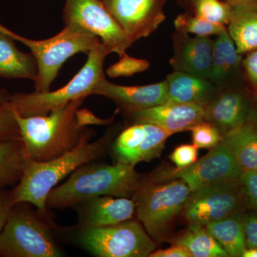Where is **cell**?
<instances>
[{
  "label": "cell",
  "instance_id": "6da1fadb",
  "mask_svg": "<svg viewBox=\"0 0 257 257\" xmlns=\"http://www.w3.org/2000/svg\"><path fill=\"white\" fill-rule=\"evenodd\" d=\"M92 136V130L85 128L77 146L62 156L45 162L29 159L23 177L10 192L12 205L29 203L47 217V199L51 191L79 167L99 160L110 146L111 134L90 142Z\"/></svg>",
  "mask_w": 257,
  "mask_h": 257
},
{
  "label": "cell",
  "instance_id": "7a4b0ae2",
  "mask_svg": "<svg viewBox=\"0 0 257 257\" xmlns=\"http://www.w3.org/2000/svg\"><path fill=\"white\" fill-rule=\"evenodd\" d=\"M96 161L79 167L47 196V209H64L99 196L133 198L143 180L135 166Z\"/></svg>",
  "mask_w": 257,
  "mask_h": 257
},
{
  "label": "cell",
  "instance_id": "3957f363",
  "mask_svg": "<svg viewBox=\"0 0 257 257\" xmlns=\"http://www.w3.org/2000/svg\"><path fill=\"white\" fill-rule=\"evenodd\" d=\"M85 99H75L43 116L23 117L15 111L30 160L45 162L62 156L77 146L86 127L79 126L77 112Z\"/></svg>",
  "mask_w": 257,
  "mask_h": 257
},
{
  "label": "cell",
  "instance_id": "277c9868",
  "mask_svg": "<svg viewBox=\"0 0 257 257\" xmlns=\"http://www.w3.org/2000/svg\"><path fill=\"white\" fill-rule=\"evenodd\" d=\"M109 54L101 42L87 54V62L78 73L57 90L12 94L10 102L15 112L23 117L43 116L75 99L93 95L97 84L106 78L104 63Z\"/></svg>",
  "mask_w": 257,
  "mask_h": 257
},
{
  "label": "cell",
  "instance_id": "5b68a950",
  "mask_svg": "<svg viewBox=\"0 0 257 257\" xmlns=\"http://www.w3.org/2000/svg\"><path fill=\"white\" fill-rule=\"evenodd\" d=\"M0 29L15 41L22 42L31 50L38 66L35 91H50L51 85L58 75L64 62L78 53L87 54L101 43L100 39L76 25H65L63 30L51 38L32 40L17 35L0 24Z\"/></svg>",
  "mask_w": 257,
  "mask_h": 257
},
{
  "label": "cell",
  "instance_id": "8992f818",
  "mask_svg": "<svg viewBox=\"0 0 257 257\" xmlns=\"http://www.w3.org/2000/svg\"><path fill=\"white\" fill-rule=\"evenodd\" d=\"M192 191L179 179L155 182L143 180L133 197L138 219L155 242L167 241L176 217Z\"/></svg>",
  "mask_w": 257,
  "mask_h": 257
},
{
  "label": "cell",
  "instance_id": "52a82bcc",
  "mask_svg": "<svg viewBox=\"0 0 257 257\" xmlns=\"http://www.w3.org/2000/svg\"><path fill=\"white\" fill-rule=\"evenodd\" d=\"M28 203L15 204L0 234L1 257H60L47 217L29 209Z\"/></svg>",
  "mask_w": 257,
  "mask_h": 257
},
{
  "label": "cell",
  "instance_id": "ba28073f",
  "mask_svg": "<svg viewBox=\"0 0 257 257\" xmlns=\"http://www.w3.org/2000/svg\"><path fill=\"white\" fill-rule=\"evenodd\" d=\"M80 231L79 242L97 257H147L157 247L143 225L133 219Z\"/></svg>",
  "mask_w": 257,
  "mask_h": 257
},
{
  "label": "cell",
  "instance_id": "9c48e42d",
  "mask_svg": "<svg viewBox=\"0 0 257 257\" xmlns=\"http://www.w3.org/2000/svg\"><path fill=\"white\" fill-rule=\"evenodd\" d=\"M243 170L234 154L224 141L200 160L185 168L164 169L152 175V182L179 179L188 185L192 192L216 184L241 182Z\"/></svg>",
  "mask_w": 257,
  "mask_h": 257
},
{
  "label": "cell",
  "instance_id": "30bf717a",
  "mask_svg": "<svg viewBox=\"0 0 257 257\" xmlns=\"http://www.w3.org/2000/svg\"><path fill=\"white\" fill-rule=\"evenodd\" d=\"M63 20L64 25L76 24L99 37L110 53L119 57L133 45L100 0H66Z\"/></svg>",
  "mask_w": 257,
  "mask_h": 257
},
{
  "label": "cell",
  "instance_id": "8fae6325",
  "mask_svg": "<svg viewBox=\"0 0 257 257\" xmlns=\"http://www.w3.org/2000/svg\"><path fill=\"white\" fill-rule=\"evenodd\" d=\"M241 182L216 184L191 193L184 207L189 223L203 226L244 211Z\"/></svg>",
  "mask_w": 257,
  "mask_h": 257
},
{
  "label": "cell",
  "instance_id": "7c38bea8",
  "mask_svg": "<svg viewBox=\"0 0 257 257\" xmlns=\"http://www.w3.org/2000/svg\"><path fill=\"white\" fill-rule=\"evenodd\" d=\"M133 43L150 36L166 20L167 0H101Z\"/></svg>",
  "mask_w": 257,
  "mask_h": 257
},
{
  "label": "cell",
  "instance_id": "4fadbf2b",
  "mask_svg": "<svg viewBox=\"0 0 257 257\" xmlns=\"http://www.w3.org/2000/svg\"><path fill=\"white\" fill-rule=\"evenodd\" d=\"M251 98L243 82L218 89L204 107V121L215 126L224 137L247 122Z\"/></svg>",
  "mask_w": 257,
  "mask_h": 257
},
{
  "label": "cell",
  "instance_id": "5bb4252c",
  "mask_svg": "<svg viewBox=\"0 0 257 257\" xmlns=\"http://www.w3.org/2000/svg\"><path fill=\"white\" fill-rule=\"evenodd\" d=\"M93 94L105 96L126 116L167 101V82L144 86L118 85L106 78L97 84Z\"/></svg>",
  "mask_w": 257,
  "mask_h": 257
},
{
  "label": "cell",
  "instance_id": "9a60e30c",
  "mask_svg": "<svg viewBox=\"0 0 257 257\" xmlns=\"http://www.w3.org/2000/svg\"><path fill=\"white\" fill-rule=\"evenodd\" d=\"M172 41L174 54L170 63L174 71L209 79L214 47L210 37H192L176 30Z\"/></svg>",
  "mask_w": 257,
  "mask_h": 257
},
{
  "label": "cell",
  "instance_id": "2e32d148",
  "mask_svg": "<svg viewBox=\"0 0 257 257\" xmlns=\"http://www.w3.org/2000/svg\"><path fill=\"white\" fill-rule=\"evenodd\" d=\"M133 124H151L174 135L190 131L204 121V106L194 104L165 103L126 115Z\"/></svg>",
  "mask_w": 257,
  "mask_h": 257
},
{
  "label": "cell",
  "instance_id": "e0dca14e",
  "mask_svg": "<svg viewBox=\"0 0 257 257\" xmlns=\"http://www.w3.org/2000/svg\"><path fill=\"white\" fill-rule=\"evenodd\" d=\"M79 207V229H94L130 220L136 212L133 199L99 196L76 206Z\"/></svg>",
  "mask_w": 257,
  "mask_h": 257
},
{
  "label": "cell",
  "instance_id": "ac0fdd59",
  "mask_svg": "<svg viewBox=\"0 0 257 257\" xmlns=\"http://www.w3.org/2000/svg\"><path fill=\"white\" fill-rule=\"evenodd\" d=\"M243 58L226 29L214 42L209 80L218 89L243 82Z\"/></svg>",
  "mask_w": 257,
  "mask_h": 257
},
{
  "label": "cell",
  "instance_id": "d6986e66",
  "mask_svg": "<svg viewBox=\"0 0 257 257\" xmlns=\"http://www.w3.org/2000/svg\"><path fill=\"white\" fill-rule=\"evenodd\" d=\"M167 101L172 104L205 106L216 95L218 88L209 79L174 71L167 75Z\"/></svg>",
  "mask_w": 257,
  "mask_h": 257
},
{
  "label": "cell",
  "instance_id": "ffe728a7",
  "mask_svg": "<svg viewBox=\"0 0 257 257\" xmlns=\"http://www.w3.org/2000/svg\"><path fill=\"white\" fill-rule=\"evenodd\" d=\"M13 37L0 29V78L28 79L35 82L38 66L32 52L18 50Z\"/></svg>",
  "mask_w": 257,
  "mask_h": 257
},
{
  "label": "cell",
  "instance_id": "44dd1931",
  "mask_svg": "<svg viewBox=\"0 0 257 257\" xmlns=\"http://www.w3.org/2000/svg\"><path fill=\"white\" fill-rule=\"evenodd\" d=\"M227 30L240 55L256 50L257 4L234 6Z\"/></svg>",
  "mask_w": 257,
  "mask_h": 257
},
{
  "label": "cell",
  "instance_id": "7402d4cb",
  "mask_svg": "<svg viewBox=\"0 0 257 257\" xmlns=\"http://www.w3.org/2000/svg\"><path fill=\"white\" fill-rule=\"evenodd\" d=\"M244 214L243 212L238 213L205 226L229 256L243 257L246 251Z\"/></svg>",
  "mask_w": 257,
  "mask_h": 257
},
{
  "label": "cell",
  "instance_id": "603a6c76",
  "mask_svg": "<svg viewBox=\"0 0 257 257\" xmlns=\"http://www.w3.org/2000/svg\"><path fill=\"white\" fill-rule=\"evenodd\" d=\"M243 171H257V130L249 122L223 137Z\"/></svg>",
  "mask_w": 257,
  "mask_h": 257
},
{
  "label": "cell",
  "instance_id": "cb8c5ba5",
  "mask_svg": "<svg viewBox=\"0 0 257 257\" xmlns=\"http://www.w3.org/2000/svg\"><path fill=\"white\" fill-rule=\"evenodd\" d=\"M28 160L21 139L0 143V190L20 182Z\"/></svg>",
  "mask_w": 257,
  "mask_h": 257
},
{
  "label": "cell",
  "instance_id": "d4e9b609",
  "mask_svg": "<svg viewBox=\"0 0 257 257\" xmlns=\"http://www.w3.org/2000/svg\"><path fill=\"white\" fill-rule=\"evenodd\" d=\"M172 243L187 248L193 257H229L205 226L197 223H189L188 228L172 240Z\"/></svg>",
  "mask_w": 257,
  "mask_h": 257
},
{
  "label": "cell",
  "instance_id": "484cf974",
  "mask_svg": "<svg viewBox=\"0 0 257 257\" xmlns=\"http://www.w3.org/2000/svg\"><path fill=\"white\" fill-rule=\"evenodd\" d=\"M146 134L134 154L130 162L131 165L149 162L160 157L167 139L172 135L156 125L146 124Z\"/></svg>",
  "mask_w": 257,
  "mask_h": 257
},
{
  "label": "cell",
  "instance_id": "4316f807",
  "mask_svg": "<svg viewBox=\"0 0 257 257\" xmlns=\"http://www.w3.org/2000/svg\"><path fill=\"white\" fill-rule=\"evenodd\" d=\"M189 11L199 18L218 25H229L234 7L224 0H190Z\"/></svg>",
  "mask_w": 257,
  "mask_h": 257
},
{
  "label": "cell",
  "instance_id": "83f0119b",
  "mask_svg": "<svg viewBox=\"0 0 257 257\" xmlns=\"http://www.w3.org/2000/svg\"><path fill=\"white\" fill-rule=\"evenodd\" d=\"M175 26L177 31L194 34L196 36L199 37L217 36L227 29L224 25L212 23L199 18L190 11L177 16L175 21Z\"/></svg>",
  "mask_w": 257,
  "mask_h": 257
},
{
  "label": "cell",
  "instance_id": "f1b7e54d",
  "mask_svg": "<svg viewBox=\"0 0 257 257\" xmlns=\"http://www.w3.org/2000/svg\"><path fill=\"white\" fill-rule=\"evenodd\" d=\"M192 143L198 148H214L223 140V136L217 128L211 123L202 121L191 128Z\"/></svg>",
  "mask_w": 257,
  "mask_h": 257
},
{
  "label": "cell",
  "instance_id": "f546056e",
  "mask_svg": "<svg viewBox=\"0 0 257 257\" xmlns=\"http://www.w3.org/2000/svg\"><path fill=\"white\" fill-rule=\"evenodd\" d=\"M150 66L149 61L135 58L126 54L120 57L119 62L112 64L107 69L106 74L111 78L130 77L133 74L145 72Z\"/></svg>",
  "mask_w": 257,
  "mask_h": 257
},
{
  "label": "cell",
  "instance_id": "4dcf8cb0",
  "mask_svg": "<svg viewBox=\"0 0 257 257\" xmlns=\"http://www.w3.org/2000/svg\"><path fill=\"white\" fill-rule=\"evenodd\" d=\"M21 139L14 108L10 101L0 105V143Z\"/></svg>",
  "mask_w": 257,
  "mask_h": 257
},
{
  "label": "cell",
  "instance_id": "1f68e13d",
  "mask_svg": "<svg viewBox=\"0 0 257 257\" xmlns=\"http://www.w3.org/2000/svg\"><path fill=\"white\" fill-rule=\"evenodd\" d=\"M243 82L251 96H257V50L243 56L242 60Z\"/></svg>",
  "mask_w": 257,
  "mask_h": 257
},
{
  "label": "cell",
  "instance_id": "d6a6232c",
  "mask_svg": "<svg viewBox=\"0 0 257 257\" xmlns=\"http://www.w3.org/2000/svg\"><path fill=\"white\" fill-rule=\"evenodd\" d=\"M241 192L246 208L257 212V171H243Z\"/></svg>",
  "mask_w": 257,
  "mask_h": 257
},
{
  "label": "cell",
  "instance_id": "836d02e7",
  "mask_svg": "<svg viewBox=\"0 0 257 257\" xmlns=\"http://www.w3.org/2000/svg\"><path fill=\"white\" fill-rule=\"evenodd\" d=\"M197 156L198 147L193 144L177 147L170 158L177 168L182 169L194 164L197 160Z\"/></svg>",
  "mask_w": 257,
  "mask_h": 257
},
{
  "label": "cell",
  "instance_id": "e575fe53",
  "mask_svg": "<svg viewBox=\"0 0 257 257\" xmlns=\"http://www.w3.org/2000/svg\"><path fill=\"white\" fill-rule=\"evenodd\" d=\"M245 240L246 248H257V212L244 214Z\"/></svg>",
  "mask_w": 257,
  "mask_h": 257
},
{
  "label": "cell",
  "instance_id": "d590c367",
  "mask_svg": "<svg viewBox=\"0 0 257 257\" xmlns=\"http://www.w3.org/2000/svg\"><path fill=\"white\" fill-rule=\"evenodd\" d=\"M116 114V112L110 119H102L96 117L92 111L88 110L87 109L79 108L77 112V119L79 126L83 128L89 125H108L112 123Z\"/></svg>",
  "mask_w": 257,
  "mask_h": 257
},
{
  "label": "cell",
  "instance_id": "8d00e7d4",
  "mask_svg": "<svg viewBox=\"0 0 257 257\" xmlns=\"http://www.w3.org/2000/svg\"><path fill=\"white\" fill-rule=\"evenodd\" d=\"M13 207L10 200V192L7 189L0 190V234L9 218Z\"/></svg>",
  "mask_w": 257,
  "mask_h": 257
},
{
  "label": "cell",
  "instance_id": "74e56055",
  "mask_svg": "<svg viewBox=\"0 0 257 257\" xmlns=\"http://www.w3.org/2000/svg\"><path fill=\"white\" fill-rule=\"evenodd\" d=\"M150 257H193L187 248L182 245L174 244L172 247L153 251Z\"/></svg>",
  "mask_w": 257,
  "mask_h": 257
},
{
  "label": "cell",
  "instance_id": "f35d334b",
  "mask_svg": "<svg viewBox=\"0 0 257 257\" xmlns=\"http://www.w3.org/2000/svg\"><path fill=\"white\" fill-rule=\"evenodd\" d=\"M257 130V96L251 98V106L248 112V121Z\"/></svg>",
  "mask_w": 257,
  "mask_h": 257
},
{
  "label": "cell",
  "instance_id": "ab89813d",
  "mask_svg": "<svg viewBox=\"0 0 257 257\" xmlns=\"http://www.w3.org/2000/svg\"><path fill=\"white\" fill-rule=\"evenodd\" d=\"M233 7L238 5L257 4V0H224Z\"/></svg>",
  "mask_w": 257,
  "mask_h": 257
},
{
  "label": "cell",
  "instance_id": "60d3db41",
  "mask_svg": "<svg viewBox=\"0 0 257 257\" xmlns=\"http://www.w3.org/2000/svg\"><path fill=\"white\" fill-rule=\"evenodd\" d=\"M11 93L5 89H0V105L9 102L11 98Z\"/></svg>",
  "mask_w": 257,
  "mask_h": 257
},
{
  "label": "cell",
  "instance_id": "b9f144b4",
  "mask_svg": "<svg viewBox=\"0 0 257 257\" xmlns=\"http://www.w3.org/2000/svg\"><path fill=\"white\" fill-rule=\"evenodd\" d=\"M243 257H257V248H246Z\"/></svg>",
  "mask_w": 257,
  "mask_h": 257
},
{
  "label": "cell",
  "instance_id": "7bdbcfd3",
  "mask_svg": "<svg viewBox=\"0 0 257 257\" xmlns=\"http://www.w3.org/2000/svg\"><path fill=\"white\" fill-rule=\"evenodd\" d=\"M178 1L183 5H189L190 0H178Z\"/></svg>",
  "mask_w": 257,
  "mask_h": 257
}]
</instances>
